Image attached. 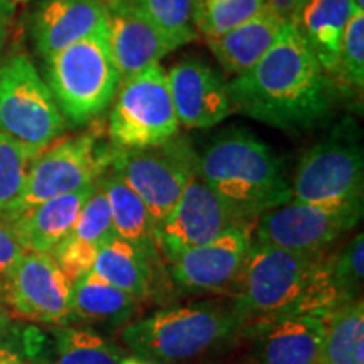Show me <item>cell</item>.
I'll use <instances>...</instances> for the list:
<instances>
[{
	"mask_svg": "<svg viewBox=\"0 0 364 364\" xmlns=\"http://www.w3.org/2000/svg\"><path fill=\"white\" fill-rule=\"evenodd\" d=\"M356 9L354 0H306L294 21L329 78L338 68L344 31Z\"/></svg>",
	"mask_w": 364,
	"mask_h": 364,
	"instance_id": "20",
	"label": "cell"
},
{
	"mask_svg": "<svg viewBox=\"0 0 364 364\" xmlns=\"http://www.w3.org/2000/svg\"><path fill=\"white\" fill-rule=\"evenodd\" d=\"M321 364H364V302L356 299L324 316Z\"/></svg>",
	"mask_w": 364,
	"mask_h": 364,
	"instance_id": "25",
	"label": "cell"
},
{
	"mask_svg": "<svg viewBox=\"0 0 364 364\" xmlns=\"http://www.w3.org/2000/svg\"><path fill=\"white\" fill-rule=\"evenodd\" d=\"M329 272L332 284L344 304L359 297L364 277V235L358 233L341 248L338 253L329 255Z\"/></svg>",
	"mask_w": 364,
	"mask_h": 364,
	"instance_id": "31",
	"label": "cell"
},
{
	"mask_svg": "<svg viewBox=\"0 0 364 364\" xmlns=\"http://www.w3.org/2000/svg\"><path fill=\"white\" fill-rule=\"evenodd\" d=\"M120 364H152V363L145 361V359H140V358H124L120 361Z\"/></svg>",
	"mask_w": 364,
	"mask_h": 364,
	"instance_id": "39",
	"label": "cell"
},
{
	"mask_svg": "<svg viewBox=\"0 0 364 364\" xmlns=\"http://www.w3.org/2000/svg\"><path fill=\"white\" fill-rule=\"evenodd\" d=\"M172 49L198 38L199 0H130Z\"/></svg>",
	"mask_w": 364,
	"mask_h": 364,
	"instance_id": "26",
	"label": "cell"
},
{
	"mask_svg": "<svg viewBox=\"0 0 364 364\" xmlns=\"http://www.w3.org/2000/svg\"><path fill=\"white\" fill-rule=\"evenodd\" d=\"M354 2H356V6H358L359 9H363V0H354Z\"/></svg>",
	"mask_w": 364,
	"mask_h": 364,
	"instance_id": "40",
	"label": "cell"
},
{
	"mask_svg": "<svg viewBox=\"0 0 364 364\" xmlns=\"http://www.w3.org/2000/svg\"><path fill=\"white\" fill-rule=\"evenodd\" d=\"M14 16V4L9 0H0V56H2L4 46H6L11 21Z\"/></svg>",
	"mask_w": 364,
	"mask_h": 364,
	"instance_id": "36",
	"label": "cell"
},
{
	"mask_svg": "<svg viewBox=\"0 0 364 364\" xmlns=\"http://www.w3.org/2000/svg\"><path fill=\"white\" fill-rule=\"evenodd\" d=\"M179 125L211 129L233 113L228 81L201 58L177 61L167 73Z\"/></svg>",
	"mask_w": 364,
	"mask_h": 364,
	"instance_id": "16",
	"label": "cell"
},
{
	"mask_svg": "<svg viewBox=\"0 0 364 364\" xmlns=\"http://www.w3.org/2000/svg\"><path fill=\"white\" fill-rule=\"evenodd\" d=\"M363 204H306L290 201L255 221L252 241L299 253H326L361 221Z\"/></svg>",
	"mask_w": 364,
	"mask_h": 364,
	"instance_id": "11",
	"label": "cell"
},
{
	"mask_svg": "<svg viewBox=\"0 0 364 364\" xmlns=\"http://www.w3.org/2000/svg\"><path fill=\"white\" fill-rule=\"evenodd\" d=\"M107 9L108 46L122 81L161 65L174 51L130 0H113Z\"/></svg>",
	"mask_w": 364,
	"mask_h": 364,
	"instance_id": "18",
	"label": "cell"
},
{
	"mask_svg": "<svg viewBox=\"0 0 364 364\" xmlns=\"http://www.w3.org/2000/svg\"><path fill=\"white\" fill-rule=\"evenodd\" d=\"M105 31H108V9L100 0H41L31 22L36 51L44 61Z\"/></svg>",
	"mask_w": 364,
	"mask_h": 364,
	"instance_id": "17",
	"label": "cell"
},
{
	"mask_svg": "<svg viewBox=\"0 0 364 364\" xmlns=\"http://www.w3.org/2000/svg\"><path fill=\"white\" fill-rule=\"evenodd\" d=\"M228 91L235 112L289 134L316 129L334 110L336 85L294 22H285L272 48Z\"/></svg>",
	"mask_w": 364,
	"mask_h": 364,
	"instance_id": "1",
	"label": "cell"
},
{
	"mask_svg": "<svg viewBox=\"0 0 364 364\" xmlns=\"http://www.w3.org/2000/svg\"><path fill=\"white\" fill-rule=\"evenodd\" d=\"M343 304L326 253H299L252 241L231 309L245 326L253 318L287 312L324 317Z\"/></svg>",
	"mask_w": 364,
	"mask_h": 364,
	"instance_id": "2",
	"label": "cell"
},
{
	"mask_svg": "<svg viewBox=\"0 0 364 364\" xmlns=\"http://www.w3.org/2000/svg\"><path fill=\"white\" fill-rule=\"evenodd\" d=\"M93 272L136 299L149 295L152 287V260L149 255L118 236L98 247Z\"/></svg>",
	"mask_w": 364,
	"mask_h": 364,
	"instance_id": "24",
	"label": "cell"
},
{
	"mask_svg": "<svg viewBox=\"0 0 364 364\" xmlns=\"http://www.w3.org/2000/svg\"><path fill=\"white\" fill-rule=\"evenodd\" d=\"M139 299L90 270L73 282L71 316L91 322L122 324L134 316Z\"/></svg>",
	"mask_w": 364,
	"mask_h": 364,
	"instance_id": "23",
	"label": "cell"
},
{
	"mask_svg": "<svg viewBox=\"0 0 364 364\" xmlns=\"http://www.w3.org/2000/svg\"><path fill=\"white\" fill-rule=\"evenodd\" d=\"M336 81L343 83L353 91H363L364 85V12L356 9L346 27L343 43L334 76ZM332 80V83H334Z\"/></svg>",
	"mask_w": 364,
	"mask_h": 364,
	"instance_id": "30",
	"label": "cell"
},
{
	"mask_svg": "<svg viewBox=\"0 0 364 364\" xmlns=\"http://www.w3.org/2000/svg\"><path fill=\"white\" fill-rule=\"evenodd\" d=\"M9 2H29V0H9Z\"/></svg>",
	"mask_w": 364,
	"mask_h": 364,
	"instance_id": "41",
	"label": "cell"
},
{
	"mask_svg": "<svg viewBox=\"0 0 364 364\" xmlns=\"http://www.w3.org/2000/svg\"><path fill=\"white\" fill-rule=\"evenodd\" d=\"M71 287L51 255L33 252H26L2 279L6 307L41 324H63L71 317Z\"/></svg>",
	"mask_w": 364,
	"mask_h": 364,
	"instance_id": "12",
	"label": "cell"
},
{
	"mask_svg": "<svg viewBox=\"0 0 364 364\" xmlns=\"http://www.w3.org/2000/svg\"><path fill=\"white\" fill-rule=\"evenodd\" d=\"M17 364H24V363H21V361H19V363H17Z\"/></svg>",
	"mask_w": 364,
	"mask_h": 364,
	"instance_id": "43",
	"label": "cell"
},
{
	"mask_svg": "<svg viewBox=\"0 0 364 364\" xmlns=\"http://www.w3.org/2000/svg\"><path fill=\"white\" fill-rule=\"evenodd\" d=\"M179 134L167 71L156 65L120 81L108 115L113 149L152 147Z\"/></svg>",
	"mask_w": 364,
	"mask_h": 364,
	"instance_id": "9",
	"label": "cell"
},
{
	"mask_svg": "<svg viewBox=\"0 0 364 364\" xmlns=\"http://www.w3.org/2000/svg\"><path fill=\"white\" fill-rule=\"evenodd\" d=\"M290 188L295 203L363 204L364 152L353 118L338 122L304 154Z\"/></svg>",
	"mask_w": 364,
	"mask_h": 364,
	"instance_id": "6",
	"label": "cell"
},
{
	"mask_svg": "<svg viewBox=\"0 0 364 364\" xmlns=\"http://www.w3.org/2000/svg\"><path fill=\"white\" fill-rule=\"evenodd\" d=\"M98 184L110 204L113 228L118 238L135 245L149 255L150 260L157 257L156 221L140 196L108 169L100 176Z\"/></svg>",
	"mask_w": 364,
	"mask_h": 364,
	"instance_id": "22",
	"label": "cell"
},
{
	"mask_svg": "<svg viewBox=\"0 0 364 364\" xmlns=\"http://www.w3.org/2000/svg\"><path fill=\"white\" fill-rule=\"evenodd\" d=\"M6 302H4V289H2V277H0V346L4 343L7 331V311Z\"/></svg>",
	"mask_w": 364,
	"mask_h": 364,
	"instance_id": "37",
	"label": "cell"
},
{
	"mask_svg": "<svg viewBox=\"0 0 364 364\" xmlns=\"http://www.w3.org/2000/svg\"><path fill=\"white\" fill-rule=\"evenodd\" d=\"M122 349L95 331L63 327L56 332V364H120Z\"/></svg>",
	"mask_w": 364,
	"mask_h": 364,
	"instance_id": "27",
	"label": "cell"
},
{
	"mask_svg": "<svg viewBox=\"0 0 364 364\" xmlns=\"http://www.w3.org/2000/svg\"><path fill=\"white\" fill-rule=\"evenodd\" d=\"M108 31L68 46L46 59V83L65 122L81 127L110 107L120 86Z\"/></svg>",
	"mask_w": 364,
	"mask_h": 364,
	"instance_id": "5",
	"label": "cell"
},
{
	"mask_svg": "<svg viewBox=\"0 0 364 364\" xmlns=\"http://www.w3.org/2000/svg\"><path fill=\"white\" fill-rule=\"evenodd\" d=\"M17 363H19V356L14 354L12 351H9V349L4 348V346H0V364H17Z\"/></svg>",
	"mask_w": 364,
	"mask_h": 364,
	"instance_id": "38",
	"label": "cell"
},
{
	"mask_svg": "<svg viewBox=\"0 0 364 364\" xmlns=\"http://www.w3.org/2000/svg\"><path fill=\"white\" fill-rule=\"evenodd\" d=\"M26 250L14 235L9 223L0 218V277H6L9 270L24 257Z\"/></svg>",
	"mask_w": 364,
	"mask_h": 364,
	"instance_id": "34",
	"label": "cell"
},
{
	"mask_svg": "<svg viewBox=\"0 0 364 364\" xmlns=\"http://www.w3.org/2000/svg\"><path fill=\"white\" fill-rule=\"evenodd\" d=\"M284 24L285 21L275 12L263 7V11L250 21L218 38L208 39V46L223 70L235 78L257 65L258 59L275 43Z\"/></svg>",
	"mask_w": 364,
	"mask_h": 364,
	"instance_id": "21",
	"label": "cell"
},
{
	"mask_svg": "<svg viewBox=\"0 0 364 364\" xmlns=\"http://www.w3.org/2000/svg\"><path fill=\"white\" fill-rule=\"evenodd\" d=\"M97 182L75 193L58 196L27 208L19 215L6 218L26 252L51 255L53 250L73 231L81 208L97 188Z\"/></svg>",
	"mask_w": 364,
	"mask_h": 364,
	"instance_id": "19",
	"label": "cell"
},
{
	"mask_svg": "<svg viewBox=\"0 0 364 364\" xmlns=\"http://www.w3.org/2000/svg\"><path fill=\"white\" fill-rule=\"evenodd\" d=\"M108 159L110 147L100 149L93 134L49 145L31 164L19 201L9 215L0 218L6 220L36 204L93 184L108 169Z\"/></svg>",
	"mask_w": 364,
	"mask_h": 364,
	"instance_id": "10",
	"label": "cell"
},
{
	"mask_svg": "<svg viewBox=\"0 0 364 364\" xmlns=\"http://www.w3.org/2000/svg\"><path fill=\"white\" fill-rule=\"evenodd\" d=\"M265 0H199L198 29L213 39L260 14Z\"/></svg>",
	"mask_w": 364,
	"mask_h": 364,
	"instance_id": "29",
	"label": "cell"
},
{
	"mask_svg": "<svg viewBox=\"0 0 364 364\" xmlns=\"http://www.w3.org/2000/svg\"><path fill=\"white\" fill-rule=\"evenodd\" d=\"M255 223H241L201 247L176 255L171 263L172 279L188 290L221 292L236 284L252 245Z\"/></svg>",
	"mask_w": 364,
	"mask_h": 364,
	"instance_id": "15",
	"label": "cell"
},
{
	"mask_svg": "<svg viewBox=\"0 0 364 364\" xmlns=\"http://www.w3.org/2000/svg\"><path fill=\"white\" fill-rule=\"evenodd\" d=\"M198 161L193 142L177 134L152 147L118 150L110 145L108 169L140 196L157 226L198 176Z\"/></svg>",
	"mask_w": 364,
	"mask_h": 364,
	"instance_id": "8",
	"label": "cell"
},
{
	"mask_svg": "<svg viewBox=\"0 0 364 364\" xmlns=\"http://www.w3.org/2000/svg\"><path fill=\"white\" fill-rule=\"evenodd\" d=\"M100 2H103V4H110V2H113V0H100Z\"/></svg>",
	"mask_w": 364,
	"mask_h": 364,
	"instance_id": "42",
	"label": "cell"
},
{
	"mask_svg": "<svg viewBox=\"0 0 364 364\" xmlns=\"http://www.w3.org/2000/svg\"><path fill=\"white\" fill-rule=\"evenodd\" d=\"M252 364H321L324 317L287 312L247 322Z\"/></svg>",
	"mask_w": 364,
	"mask_h": 364,
	"instance_id": "14",
	"label": "cell"
},
{
	"mask_svg": "<svg viewBox=\"0 0 364 364\" xmlns=\"http://www.w3.org/2000/svg\"><path fill=\"white\" fill-rule=\"evenodd\" d=\"M34 159L29 150L0 132V216L9 215L21 199Z\"/></svg>",
	"mask_w": 364,
	"mask_h": 364,
	"instance_id": "28",
	"label": "cell"
},
{
	"mask_svg": "<svg viewBox=\"0 0 364 364\" xmlns=\"http://www.w3.org/2000/svg\"><path fill=\"white\" fill-rule=\"evenodd\" d=\"M198 177L245 223L292 201L284 164L247 129L221 132L199 156Z\"/></svg>",
	"mask_w": 364,
	"mask_h": 364,
	"instance_id": "3",
	"label": "cell"
},
{
	"mask_svg": "<svg viewBox=\"0 0 364 364\" xmlns=\"http://www.w3.org/2000/svg\"><path fill=\"white\" fill-rule=\"evenodd\" d=\"M243 322L231 307L196 302L159 311L132 322L122 339L145 361H186L208 353L235 334Z\"/></svg>",
	"mask_w": 364,
	"mask_h": 364,
	"instance_id": "4",
	"label": "cell"
},
{
	"mask_svg": "<svg viewBox=\"0 0 364 364\" xmlns=\"http://www.w3.org/2000/svg\"><path fill=\"white\" fill-rule=\"evenodd\" d=\"M98 247L85 243V241L73 238L68 235L61 243L51 252L53 260L58 267L65 272V275L71 282L78 280L81 275L93 270L95 260H97Z\"/></svg>",
	"mask_w": 364,
	"mask_h": 364,
	"instance_id": "33",
	"label": "cell"
},
{
	"mask_svg": "<svg viewBox=\"0 0 364 364\" xmlns=\"http://www.w3.org/2000/svg\"><path fill=\"white\" fill-rule=\"evenodd\" d=\"M70 236L85 241V243L95 245V247H102L105 241L117 236L112 221L110 204H108L107 196L98 182L97 188L81 208Z\"/></svg>",
	"mask_w": 364,
	"mask_h": 364,
	"instance_id": "32",
	"label": "cell"
},
{
	"mask_svg": "<svg viewBox=\"0 0 364 364\" xmlns=\"http://www.w3.org/2000/svg\"><path fill=\"white\" fill-rule=\"evenodd\" d=\"M306 0H265V7L275 12L282 21L294 22Z\"/></svg>",
	"mask_w": 364,
	"mask_h": 364,
	"instance_id": "35",
	"label": "cell"
},
{
	"mask_svg": "<svg viewBox=\"0 0 364 364\" xmlns=\"http://www.w3.org/2000/svg\"><path fill=\"white\" fill-rule=\"evenodd\" d=\"M65 118L34 63L24 53L0 65V132L34 157L65 130Z\"/></svg>",
	"mask_w": 364,
	"mask_h": 364,
	"instance_id": "7",
	"label": "cell"
},
{
	"mask_svg": "<svg viewBox=\"0 0 364 364\" xmlns=\"http://www.w3.org/2000/svg\"><path fill=\"white\" fill-rule=\"evenodd\" d=\"M233 213L198 176L189 182L172 211L156 226L157 252L172 260L186 250L201 247L236 225Z\"/></svg>",
	"mask_w": 364,
	"mask_h": 364,
	"instance_id": "13",
	"label": "cell"
}]
</instances>
